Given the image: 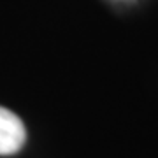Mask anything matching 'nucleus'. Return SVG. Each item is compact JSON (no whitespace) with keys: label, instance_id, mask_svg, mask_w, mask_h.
I'll use <instances>...</instances> for the list:
<instances>
[{"label":"nucleus","instance_id":"obj_1","mask_svg":"<svg viewBox=\"0 0 158 158\" xmlns=\"http://www.w3.org/2000/svg\"><path fill=\"white\" fill-rule=\"evenodd\" d=\"M27 139L25 125L16 114L0 106V155H14L23 148Z\"/></svg>","mask_w":158,"mask_h":158}]
</instances>
